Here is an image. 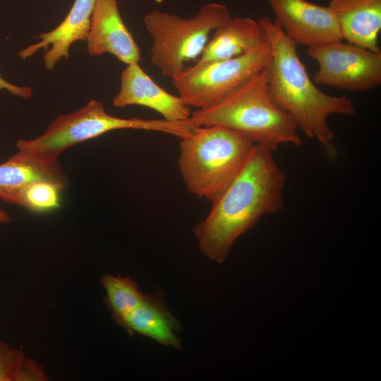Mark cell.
<instances>
[{
    "instance_id": "1",
    "label": "cell",
    "mask_w": 381,
    "mask_h": 381,
    "mask_svg": "<svg viewBox=\"0 0 381 381\" xmlns=\"http://www.w3.org/2000/svg\"><path fill=\"white\" fill-rule=\"evenodd\" d=\"M272 152L254 144L242 170L193 228L199 248L208 258L224 262L241 235L263 216L283 209L286 175Z\"/></svg>"
},
{
    "instance_id": "2",
    "label": "cell",
    "mask_w": 381,
    "mask_h": 381,
    "mask_svg": "<svg viewBox=\"0 0 381 381\" xmlns=\"http://www.w3.org/2000/svg\"><path fill=\"white\" fill-rule=\"evenodd\" d=\"M266 32L271 47L267 67L270 95L308 137L316 138L332 155L334 134L328 124L332 114H355L351 99L331 96L318 89L310 79L298 52L297 44L283 32L278 23L268 17L257 20Z\"/></svg>"
},
{
    "instance_id": "3",
    "label": "cell",
    "mask_w": 381,
    "mask_h": 381,
    "mask_svg": "<svg viewBox=\"0 0 381 381\" xmlns=\"http://www.w3.org/2000/svg\"><path fill=\"white\" fill-rule=\"evenodd\" d=\"M189 121L194 127L231 128L272 152L282 144L301 145L296 122L270 95L267 68L216 104L191 112Z\"/></svg>"
},
{
    "instance_id": "4",
    "label": "cell",
    "mask_w": 381,
    "mask_h": 381,
    "mask_svg": "<svg viewBox=\"0 0 381 381\" xmlns=\"http://www.w3.org/2000/svg\"><path fill=\"white\" fill-rule=\"evenodd\" d=\"M254 143L222 126L193 127L181 138L179 169L188 190L215 202L246 164Z\"/></svg>"
},
{
    "instance_id": "5",
    "label": "cell",
    "mask_w": 381,
    "mask_h": 381,
    "mask_svg": "<svg viewBox=\"0 0 381 381\" xmlns=\"http://www.w3.org/2000/svg\"><path fill=\"white\" fill-rule=\"evenodd\" d=\"M231 18L228 8L216 2L205 4L190 18L158 10L147 13L143 22L152 38V63L172 79L201 56L211 32Z\"/></svg>"
},
{
    "instance_id": "6",
    "label": "cell",
    "mask_w": 381,
    "mask_h": 381,
    "mask_svg": "<svg viewBox=\"0 0 381 381\" xmlns=\"http://www.w3.org/2000/svg\"><path fill=\"white\" fill-rule=\"evenodd\" d=\"M120 129L159 131L181 138L191 127L186 121L114 116L107 112L102 102L91 99L75 111L59 115L40 136L19 140L16 147L58 159L60 154L76 144Z\"/></svg>"
},
{
    "instance_id": "7",
    "label": "cell",
    "mask_w": 381,
    "mask_h": 381,
    "mask_svg": "<svg viewBox=\"0 0 381 381\" xmlns=\"http://www.w3.org/2000/svg\"><path fill=\"white\" fill-rule=\"evenodd\" d=\"M270 59L271 47L267 40L262 46L237 57L195 62L175 75L172 83L187 106L205 109L219 102L266 68Z\"/></svg>"
},
{
    "instance_id": "8",
    "label": "cell",
    "mask_w": 381,
    "mask_h": 381,
    "mask_svg": "<svg viewBox=\"0 0 381 381\" xmlns=\"http://www.w3.org/2000/svg\"><path fill=\"white\" fill-rule=\"evenodd\" d=\"M318 64L313 82L351 91H366L381 83V52L341 41L308 47Z\"/></svg>"
},
{
    "instance_id": "9",
    "label": "cell",
    "mask_w": 381,
    "mask_h": 381,
    "mask_svg": "<svg viewBox=\"0 0 381 381\" xmlns=\"http://www.w3.org/2000/svg\"><path fill=\"white\" fill-rule=\"evenodd\" d=\"M284 34L297 45L312 47L341 41L337 19L328 6L306 0H264Z\"/></svg>"
},
{
    "instance_id": "10",
    "label": "cell",
    "mask_w": 381,
    "mask_h": 381,
    "mask_svg": "<svg viewBox=\"0 0 381 381\" xmlns=\"http://www.w3.org/2000/svg\"><path fill=\"white\" fill-rule=\"evenodd\" d=\"M112 104L116 107H145L170 122L186 121L191 114L189 107L179 96L170 94L157 84L139 63L126 65L121 71L120 89Z\"/></svg>"
},
{
    "instance_id": "11",
    "label": "cell",
    "mask_w": 381,
    "mask_h": 381,
    "mask_svg": "<svg viewBox=\"0 0 381 381\" xmlns=\"http://www.w3.org/2000/svg\"><path fill=\"white\" fill-rule=\"evenodd\" d=\"M87 52L108 53L126 65L141 61L140 49L125 25L117 0H96L87 37Z\"/></svg>"
},
{
    "instance_id": "12",
    "label": "cell",
    "mask_w": 381,
    "mask_h": 381,
    "mask_svg": "<svg viewBox=\"0 0 381 381\" xmlns=\"http://www.w3.org/2000/svg\"><path fill=\"white\" fill-rule=\"evenodd\" d=\"M42 180L68 184V178L57 158L18 149L16 153L0 164V200L19 205L25 188Z\"/></svg>"
},
{
    "instance_id": "13",
    "label": "cell",
    "mask_w": 381,
    "mask_h": 381,
    "mask_svg": "<svg viewBox=\"0 0 381 381\" xmlns=\"http://www.w3.org/2000/svg\"><path fill=\"white\" fill-rule=\"evenodd\" d=\"M95 1L75 0L64 20L54 29L39 35L40 40L20 51L18 56L27 59L44 49V64L48 70L54 69L62 59H68L71 46L87 37Z\"/></svg>"
},
{
    "instance_id": "14",
    "label": "cell",
    "mask_w": 381,
    "mask_h": 381,
    "mask_svg": "<svg viewBox=\"0 0 381 381\" xmlns=\"http://www.w3.org/2000/svg\"><path fill=\"white\" fill-rule=\"evenodd\" d=\"M327 6L337 19L343 40L381 52V0H330Z\"/></svg>"
},
{
    "instance_id": "15",
    "label": "cell",
    "mask_w": 381,
    "mask_h": 381,
    "mask_svg": "<svg viewBox=\"0 0 381 381\" xmlns=\"http://www.w3.org/2000/svg\"><path fill=\"white\" fill-rule=\"evenodd\" d=\"M267 42L266 32L258 20L248 17L231 18L214 30L196 62L205 63L237 57Z\"/></svg>"
},
{
    "instance_id": "16",
    "label": "cell",
    "mask_w": 381,
    "mask_h": 381,
    "mask_svg": "<svg viewBox=\"0 0 381 381\" xmlns=\"http://www.w3.org/2000/svg\"><path fill=\"white\" fill-rule=\"evenodd\" d=\"M118 324L131 334L137 333L163 346L179 350L182 348L176 334L181 325L159 294H147L144 301Z\"/></svg>"
},
{
    "instance_id": "17",
    "label": "cell",
    "mask_w": 381,
    "mask_h": 381,
    "mask_svg": "<svg viewBox=\"0 0 381 381\" xmlns=\"http://www.w3.org/2000/svg\"><path fill=\"white\" fill-rule=\"evenodd\" d=\"M107 293V303L118 323L137 308L147 294L140 291L137 283L130 277L104 274L101 279Z\"/></svg>"
},
{
    "instance_id": "18",
    "label": "cell",
    "mask_w": 381,
    "mask_h": 381,
    "mask_svg": "<svg viewBox=\"0 0 381 381\" xmlns=\"http://www.w3.org/2000/svg\"><path fill=\"white\" fill-rule=\"evenodd\" d=\"M42 368L24 353L0 341V381H44Z\"/></svg>"
},
{
    "instance_id": "19",
    "label": "cell",
    "mask_w": 381,
    "mask_h": 381,
    "mask_svg": "<svg viewBox=\"0 0 381 381\" xmlns=\"http://www.w3.org/2000/svg\"><path fill=\"white\" fill-rule=\"evenodd\" d=\"M65 185L52 181H37L30 184L22 194L19 205L32 212H42L60 207Z\"/></svg>"
},
{
    "instance_id": "20",
    "label": "cell",
    "mask_w": 381,
    "mask_h": 381,
    "mask_svg": "<svg viewBox=\"0 0 381 381\" xmlns=\"http://www.w3.org/2000/svg\"><path fill=\"white\" fill-rule=\"evenodd\" d=\"M0 90H6L12 95L26 99H29L32 95V90L30 87L12 84L4 80L1 76H0Z\"/></svg>"
},
{
    "instance_id": "21",
    "label": "cell",
    "mask_w": 381,
    "mask_h": 381,
    "mask_svg": "<svg viewBox=\"0 0 381 381\" xmlns=\"http://www.w3.org/2000/svg\"><path fill=\"white\" fill-rule=\"evenodd\" d=\"M11 222L9 214L0 208V224H8Z\"/></svg>"
},
{
    "instance_id": "22",
    "label": "cell",
    "mask_w": 381,
    "mask_h": 381,
    "mask_svg": "<svg viewBox=\"0 0 381 381\" xmlns=\"http://www.w3.org/2000/svg\"><path fill=\"white\" fill-rule=\"evenodd\" d=\"M1 341V340H0Z\"/></svg>"
}]
</instances>
